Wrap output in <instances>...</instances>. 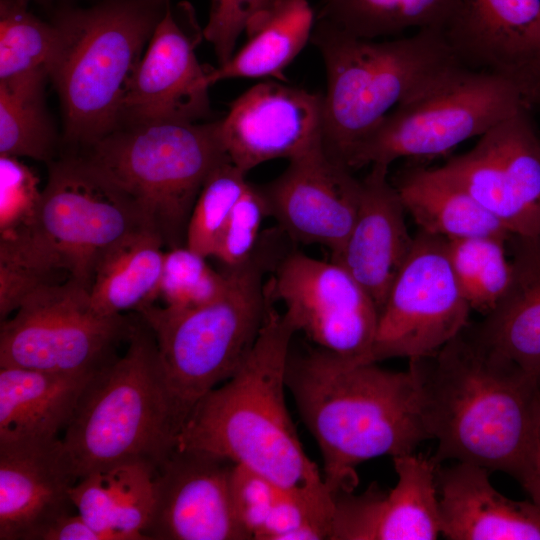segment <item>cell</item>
I'll return each instance as SVG.
<instances>
[{"mask_svg": "<svg viewBox=\"0 0 540 540\" xmlns=\"http://www.w3.org/2000/svg\"><path fill=\"white\" fill-rule=\"evenodd\" d=\"M468 326V325H467ZM467 326L436 353L409 359L425 427L437 441L430 457L530 481L540 377L481 345Z\"/></svg>", "mask_w": 540, "mask_h": 540, "instance_id": "cell-1", "label": "cell"}, {"mask_svg": "<svg viewBox=\"0 0 540 540\" xmlns=\"http://www.w3.org/2000/svg\"><path fill=\"white\" fill-rule=\"evenodd\" d=\"M376 363L352 362L318 347L288 359L286 386L318 444L333 496L354 491L361 463L414 453L431 439L412 373Z\"/></svg>", "mask_w": 540, "mask_h": 540, "instance_id": "cell-2", "label": "cell"}, {"mask_svg": "<svg viewBox=\"0 0 540 540\" xmlns=\"http://www.w3.org/2000/svg\"><path fill=\"white\" fill-rule=\"evenodd\" d=\"M268 296L266 317L249 355L231 378L197 403L175 447L227 459L284 488L319 486L323 477L302 447L285 399L297 332Z\"/></svg>", "mask_w": 540, "mask_h": 540, "instance_id": "cell-3", "label": "cell"}, {"mask_svg": "<svg viewBox=\"0 0 540 540\" xmlns=\"http://www.w3.org/2000/svg\"><path fill=\"white\" fill-rule=\"evenodd\" d=\"M310 41L323 56L327 92L322 138L326 151L346 161L391 108L424 91L462 64L443 30L375 41L316 21Z\"/></svg>", "mask_w": 540, "mask_h": 540, "instance_id": "cell-4", "label": "cell"}, {"mask_svg": "<svg viewBox=\"0 0 540 540\" xmlns=\"http://www.w3.org/2000/svg\"><path fill=\"white\" fill-rule=\"evenodd\" d=\"M268 254L257 248L225 270L226 289L204 305L175 310L154 303L138 311L154 334L176 439L197 403L231 378L253 348L269 296Z\"/></svg>", "mask_w": 540, "mask_h": 540, "instance_id": "cell-5", "label": "cell"}, {"mask_svg": "<svg viewBox=\"0 0 540 540\" xmlns=\"http://www.w3.org/2000/svg\"><path fill=\"white\" fill-rule=\"evenodd\" d=\"M123 356L84 389L61 439L78 480L117 465L156 468L176 445L158 348L146 322H133Z\"/></svg>", "mask_w": 540, "mask_h": 540, "instance_id": "cell-6", "label": "cell"}, {"mask_svg": "<svg viewBox=\"0 0 540 540\" xmlns=\"http://www.w3.org/2000/svg\"><path fill=\"white\" fill-rule=\"evenodd\" d=\"M160 18L129 1L70 11L57 20L60 42L49 76L69 141L90 147L120 128L129 83Z\"/></svg>", "mask_w": 540, "mask_h": 540, "instance_id": "cell-7", "label": "cell"}, {"mask_svg": "<svg viewBox=\"0 0 540 540\" xmlns=\"http://www.w3.org/2000/svg\"><path fill=\"white\" fill-rule=\"evenodd\" d=\"M89 148L86 158L130 196L168 249L186 245L206 179L229 160L218 121L122 126Z\"/></svg>", "mask_w": 540, "mask_h": 540, "instance_id": "cell-8", "label": "cell"}, {"mask_svg": "<svg viewBox=\"0 0 540 540\" xmlns=\"http://www.w3.org/2000/svg\"><path fill=\"white\" fill-rule=\"evenodd\" d=\"M148 227L136 203L86 157L49 164L34 222L10 239L47 272L90 289L102 254Z\"/></svg>", "mask_w": 540, "mask_h": 540, "instance_id": "cell-9", "label": "cell"}, {"mask_svg": "<svg viewBox=\"0 0 540 540\" xmlns=\"http://www.w3.org/2000/svg\"><path fill=\"white\" fill-rule=\"evenodd\" d=\"M523 107L529 106L511 79L462 65L389 112L346 165L352 170L440 155Z\"/></svg>", "mask_w": 540, "mask_h": 540, "instance_id": "cell-10", "label": "cell"}, {"mask_svg": "<svg viewBox=\"0 0 540 540\" xmlns=\"http://www.w3.org/2000/svg\"><path fill=\"white\" fill-rule=\"evenodd\" d=\"M132 325L124 315L99 313L89 290L71 279L48 284L1 320L0 367L96 374L117 358Z\"/></svg>", "mask_w": 540, "mask_h": 540, "instance_id": "cell-11", "label": "cell"}, {"mask_svg": "<svg viewBox=\"0 0 540 540\" xmlns=\"http://www.w3.org/2000/svg\"><path fill=\"white\" fill-rule=\"evenodd\" d=\"M470 311L449 260L447 240L418 230L380 310L374 361L436 353L468 325Z\"/></svg>", "mask_w": 540, "mask_h": 540, "instance_id": "cell-12", "label": "cell"}, {"mask_svg": "<svg viewBox=\"0 0 540 540\" xmlns=\"http://www.w3.org/2000/svg\"><path fill=\"white\" fill-rule=\"evenodd\" d=\"M266 288L296 332L318 348L352 362H375L379 309L340 264L293 251L277 262Z\"/></svg>", "mask_w": 540, "mask_h": 540, "instance_id": "cell-13", "label": "cell"}, {"mask_svg": "<svg viewBox=\"0 0 540 540\" xmlns=\"http://www.w3.org/2000/svg\"><path fill=\"white\" fill-rule=\"evenodd\" d=\"M523 107L438 170L512 235L540 236V135Z\"/></svg>", "mask_w": 540, "mask_h": 540, "instance_id": "cell-14", "label": "cell"}, {"mask_svg": "<svg viewBox=\"0 0 540 540\" xmlns=\"http://www.w3.org/2000/svg\"><path fill=\"white\" fill-rule=\"evenodd\" d=\"M262 190L270 216L291 240L325 246L333 257L356 219L361 180L326 151L322 140L290 159Z\"/></svg>", "mask_w": 540, "mask_h": 540, "instance_id": "cell-15", "label": "cell"}, {"mask_svg": "<svg viewBox=\"0 0 540 540\" xmlns=\"http://www.w3.org/2000/svg\"><path fill=\"white\" fill-rule=\"evenodd\" d=\"M234 465L208 453L175 447L156 468L147 539L251 540L234 508Z\"/></svg>", "mask_w": 540, "mask_h": 540, "instance_id": "cell-16", "label": "cell"}, {"mask_svg": "<svg viewBox=\"0 0 540 540\" xmlns=\"http://www.w3.org/2000/svg\"><path fill=\"white\" fill-rule=\"evenodd\" d=\"M323 97L276 81L259 83L230 106L218 121L229 160L247 173L279 158L288 160L322 138Z\"/></svg>", "mask_w": 540, "mask_h": 540, "instance_id": "cell-17", "label": "cell"}, {"mask_svg": "<svg viewBox=\"0 0 540 540\" xmlns=\"http://www.w3.org/2000/svg\"><path fill=\"white\" fill-rule=\"evenodd\" d=\"M195 40L167 8L129 83L121 123L197 122L210 112L208 73Z\"/></svg>", "mask_w": 540, "mask_h": 540, "instance_id": "cell-18", "label": "cell"}, {"mask_svg": "<svg viewBox=\"0 0 540 540\" xmlns=\"http://www.w3.org/2000/svg\"><path fill=\"white\" fill-rule=\"evenodd\" d=\"M397 483L334 496L329 540H434L441 535L435 468L430 457L393 458Z\"/></svg>", "mask_w": 540, "mask_h": 540, "instance_id": "cell-19", "label": "cell"}, {"mask_svg": "<svg viewBox=\"0 0 540 540\" xmlns=\"http://www.w3.org/2000/svg\"><path fill=\"white\" fill-rule=\"evenodd\" d=\"M443 32L470 69L514 81L540 64V0H458Z\"/></svg>", "mask_w": 540, "mask_h": 540, "instance_id": "cell-20", "label": "cell"}, {"mask_svg": "<svg viewBox=\"0 0 540 540\" xmlns=\"http://www.w3.org/2000/svg\"><path fill=\"white\" fill-rule=\"evenodd\" d=\"M361 180L359 208L341 250L331 260L344 267L383 307L413 246L405 223L406 210L393 183L389 166L373 164Z\"/></svg>", "mask_w": 540, "mask_h": 540, "instance_id": "cell-21", "label": "cell"}, {"mask_svg": "<svg viewBox=\"0 0 540 540\" xmlns=\"http://www.w3.org/2000/svg\"><path fill=\"white\" fill-rule=\"evenodd\" d=\"M78 481L60 439L30 447H0V539L39 540L71 513Z\"/></svg>", "mask_w": 540, "mask_h": 540, "instance_id": "cell-22", "label": "cell"}, {"mask_svg": "<svg viewBox=\"0 0 540 540\" xmlns=\"http://www.w3.org/2000/svg\"><path fill=\"white\" fill-rule=\"evenodd\" d=\"M489 470L456 461L435 468L441 536L449 540H540V509L491 484Z\"/></svg>", "mask_w": 540, "mask_h": 540, "instance_id": "cell-23", "label": "cell"}, {"mask_svg": "<svg viewBox=\"0 0 540 540\" xmlns=\"http://www.w3.org/2000/svg\"><path fill=\"white\" fill-rule=\"evenodd\" d=\"M96 374L0 367V447L41 446L58 440Z\"/></svg>", "mask_w": 540, "mask_h": 540, "instance_id": "cell-24", "label": "cell"}, {"mask_svg": "<svg viewBox=\"0 0 540 540\" xmlns=\"http://www.w3.org/2000/svg\"><path fill=\"white\" fill-rule=\"evenodd\" d=\"M513 278L471 335L486 349L540 377V236L509 238Z\"/></svg>", "mask_w": 540, "mask_h": 540, "instance_id": "cell-25", "label": "cell"}, {"mask_svg": "<svg viewBox=\"0 0 540 540\" xmlns=\"http://www.w3.org/2000/svg\"><path fill=\"white\" fill-rule=\"evenodd\" d=\"M392 183L406 213L411 215L421 231L446 240L512 235L490 212L438 168L415 165L406 167Z\"/></svg>", "mask_w": 540, "mask_h": 540, "instance_id": "cell-26", "label": "cell"}, {"mask_svg": "<svg viewBox=\"0 0 540 540\" xmlns=\"http://www.w3.org/2000/svg\"><path fill=\"white\" fill-rule=\"evenodd\" d=\"M161 237L144 227L109 247L98 260L89 294L103 315L139 311L158 298L165 250Z\"/></svg>", "mask_w": 540, "mask_h": 540, "instance_id": "cell-27", "label": "cell"}, {"mask_svg": "<svg viewBox=\"0 0 540 540\" xmlns=\"http://www.w3.org/2000/svg\"><path fill=\"white\" fill-rule=\"evenodd\" d=\"M314 21L307 0L283 1L246 30L248 41L237 53L210 69V86L231 78L274 77L285 81L283 70L310 40Z\"/></svg>", "mask_w": 540, "mask_h": 540, "instance_id": "cell-28", "label": "cell"}, {"mask_svg": "<svg viewBox=\"0 0 540 540\" xmlns=\"http://www.w3.org/2000/svg\"><path fill=\"white\" fill-rule=\"evenodd\" d=\"M458 0H322L315 21L353 36L373 39L409 28L444 31Z\"/></svg>", "mask_w": 540, "mask_h": 540, "instance_id": "cell-29", "label": "cell"}, {"mask_svg": "<svg viewBox=\"0 0 540 540\" xmlns=\"http://www.w3.org/2000/svg\"><path fill=\"white\" fill-rule=\"evenodd\" d=\"M47 69L0 80V155L50 161L54 131L44 107Z\"/></svg>", "mask_w": 540, "mask_h": 540, "instance_id": "cell-30", "label": "cell"}, {"mask_svg": "<svg viewBox=\"0 0 540 540\" xmlns=\"http://www.w3.org/2000/svg\"><path fill=\"white\" fill-rule=\"evenodd\" d=\"M510 237L447 240L453 272L471 310L488 314L509 288L514 271L507 250Z\"/></svg>", "mask_w": 540, "mask_h": 540, "instance_id": "cell-31", "label": "cell"}, {"mask_svg": "<svg viewBox=\"0 0 540 540\" xmlns=\"http://www.w3.org/2000/svg\"><path fill=\"white\" fill-rule=\"evenodd\" d=\"M28 0L0 1V80L53 63L60 42L58 27L27 9Z\"/></svg>", "mask_w": 540, "mask_h": 540, "instance_id": "cell-32", "label": "cell"}, {"mask_svg": "<svg viewBox=\"0 0 540 540\" xmlns=\"http://www.w3.org/2000/svg\"><path fill=\"white\" fill-rule=\"evenodd\" d=\"M246 174L230 160L219 164L206 179L189 219L186 246L212 257L230 215L244 192Z\"/></svg>", "mask_w": 540, "mask_h": 540, "instance_id": "cell-33", "label": "cell"}, {"mask_svg": "<svg viewBox=\"0 0 540 540\" xmlns=\"http://www.w3.org/2000/svg\"><path fill=\"white\" fill-rule=\"evenodd\" d=\"M227 274L214 270L207 257L179 246L165 251L158 298L164 307L185 310L216 299L226 289Z\"/></svg>", "mask_w": 540, "mask_h": 540, "instance_id": "cell-34", "label": "cell"}, {"mask_svg": "<svg viewBox=\"0 0 540 540\" xmlns=\"http://www.w3.org/2000/svg\"><path fill=\"white\" fill-rule=\"evenodd\" d=\"M107 471L113 488V532L117 540H148L146 531L155 505L156 467L134 461Z\"/></svg>", "mask_w": 540, "mask_h": 540, "instance_id": "cell-35", "label": "cell"}, {"mask_svg": "<svg viewBox=\"0 0 540 540\" xmlns=\"http://www.w3.org/2000/svg\"><path fill=\"white\" fill-rule=\"evenodd\" d=\"M270 216L262 187L248 182L237 201L212 256L222 271L243 265L258 248L264 219Z\"/></svg>", "mask_w": 540, "mask_h": 540, "instance_id": "cell-36", "label": "cell"}, {"mask_svg": "<svg viewBox=\"0 0 540 540\" xmlns=\"http://www.w3.org/2000/svg\"><path fill=\"white\" fill-rule=\"evenodd\" d=\"M41 199L34 171L17 157L0 155V237L28 228L36 218Z\"/></svg>", "mask_w": 540, "mask_h": 540, "instance_id": "cell-37", "label": "cell"}, {"mask_svg": "<svg viewBox=\"0 0 540 540\" xmlns=\"http://www.w3.org/2000/svg\"><path fill=\"white\" fill-rule=\"evenodd\" d=\"M283 1L285 0H211L209 20L203 36L212 44L219 65L233 56L241 33Z\"/></svg>", "mask_w": 540, "mask_h": 540, "instance_id": "cell-38", "label": "cell"}, {"mask_svg": "<svg viewBox=\"0 0 540 540\" xmlns=\"http://www.w3.org/2000/svg\"><path fill=\"white\" fill-rule=\"evenodd\" d=\"M284 487L246 467L235 464L231 490L236 515L255 540Z\"/></svg>", "mask_w": 540, "mask_h": 540, "instance_id": "cell-39", "label": "cell"}, {"mask_svg": "<svg viewBox=\"0 0 540 540\" xmlns=\"http://www.w3.org/2000/svg\"><path fill=\"white\" fill-rule=\"evenodd\" d=\"M63 282L15 250L0 246V317L6 319L42 286Z\"/></svg>", "mask_w": 540, "mask_h": 540, "instance_id": "cell-40", "label": "cell"}, {"mask_svg": "<svg viewBox=\"0 0 540 540\" xmlns=\"http://www.w3.org/2000/svg\"><path fill=\"white\" fill-rule=\"evenodd\" d=\"M70 497L76 512L103 540H117L113 532V489L107 470L80 478L71 487Z\"/></svg>", "mask_w": 540, "mask_h": 540, "instance_id": "cell-41", "label": "cell"}, {"mask_svg": "<svg viewBox=\"0 0 540 540\" xmlns=\"http://www.w3.org/2000/svg\"><path fill=\"white\" fill-rule=\"evenodd\" d=\"M39 540H103V537L77 512H71L47 526Z\"/></svg>", "mask_w": 540, "mask_h": 540, "instance_id": "cell-42", "label": "cell"}, {"mask_svg": "<svg viewBox=\"0 0 540 540\" xmlns=\"http://www.w3.org/2000/svg\"><path fill=\"white\" fill-rule=\"evenodd\" d=\"M514 83L529 107H540V64L518 77Z\"/></svg>", "mask_w": 540, "mask_h": 540, "instance_id": "cell-43", "label": "cell"}, {"mask_svg": "<svg viewBox=\"0 0 540 540\" xmlns=\"http://www.w3.org/2000/svg\"><path fill=\"white\" fill-rule=\"evenodd\" d=\"M533 501L540 509V403L536 428V443L534 452L533 469L530 481L525 488Z\"/></svg>", "mask_w": 540, "mask_h": 540, "instance_id": "cell-44", "label": "cell"}]
</instances>
